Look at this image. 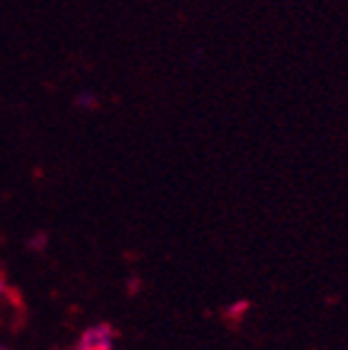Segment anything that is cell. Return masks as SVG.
I'll return each mask as SVG.
<instances>
[{
  "label": "cell",
  "instance_id": "6da1fadb",
  "mask_svg": "<svg viewBox=\"0 0 348 350\" xmlns=\"http://www.w3.org/2000/svg\"><path fill=\"white\" fill-rule=\"evenodd\" d=\"M114 345V331L108 323H98L83 331L78 340V350H112Z\"/></svg>",
  "mask_w": 348,
  "mask_h": 350
},
{
  "label": "cell",
  "instance_id": "7a4b0ae2",
  "mask_svg": "<svg viewBox=\"0 0 348 350\" xmlns=\"http://www.w3.org/2000/svg\"><path fill=\"white\" fill-rule=\"evenodd\" d=\"M5 295H8V284H5V280L0 278V304H3V299H5Z\"/></svg>",
  "mask_w": 348,
  "mask_h": 350
}]
</instances>
